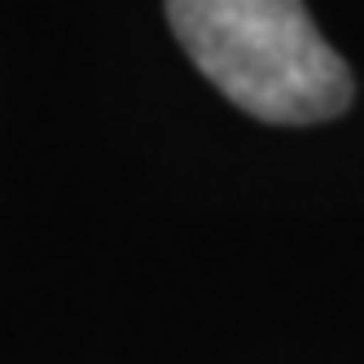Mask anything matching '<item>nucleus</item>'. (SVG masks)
<instances>
[{"label":"nucleus","mask_w":364,"mask_h":364,"mask_svg":"<svg viewBox=\"0 0 364 364\" xmlns=\"http://www.w3.org/2000/svg\"><path fill=\"white\" fill-rule=\"evenodd\" d=\"M167 22L193 66L255 119L321 123L351 101V70L303 0H167Z\"/></svg>","instance_id":"nucleus-1"}]
</instances>
